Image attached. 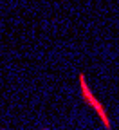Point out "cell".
I'll use <instances>...</instances> for the list:
<instances>
[{
  "instance_id": "obj_1",
  "label": "cell",
  "mask_w": 119,
  "mask_h": 130,
  "mask_svg": "<svg viewBox=\"0 0 119 130\" xmlns=\"http://www.w3.org/2000/svg\"><path fill=\"white\" fill-rule=\"evenodd\" d=\"M78 78H79V90H81L83 101L87 103V105L97 114V116H99V119H101V123H103L105 130H112V123H110V118H108V114H107V108H105V105L94 96V92L90 90V87H89V83H87V78H85V74L81 72Z\"/></svg>"
},
{
  "instance_id": "obj_2",
  "label": "cell",
  "mask_w": 119,
  "mask_h": 130,
  "mask_svg": "<svg viewBox=\"0 0 119 130\" xmlns=\"http://www.w3.org/2000/svg\"><path fill=\"white\" fill-rule=\"evenodd\" d=\"M42 130H49V128H42Z\"/></svg>"
},
{
  "instance_id": "obj_3",
  "label": "cell",
  "mask_w": 119,
  "mask_h": 130,
  "mask_svg": "<svg viewBox=\"0 0 119 130\" xmlns=\"http://www.w3.org/2000/svg\"><path fill=\"white\" fill-rule=\"evenodd\" d=\"M0 130H6V128H0Z\"/></svg>"
}]
</instances>
